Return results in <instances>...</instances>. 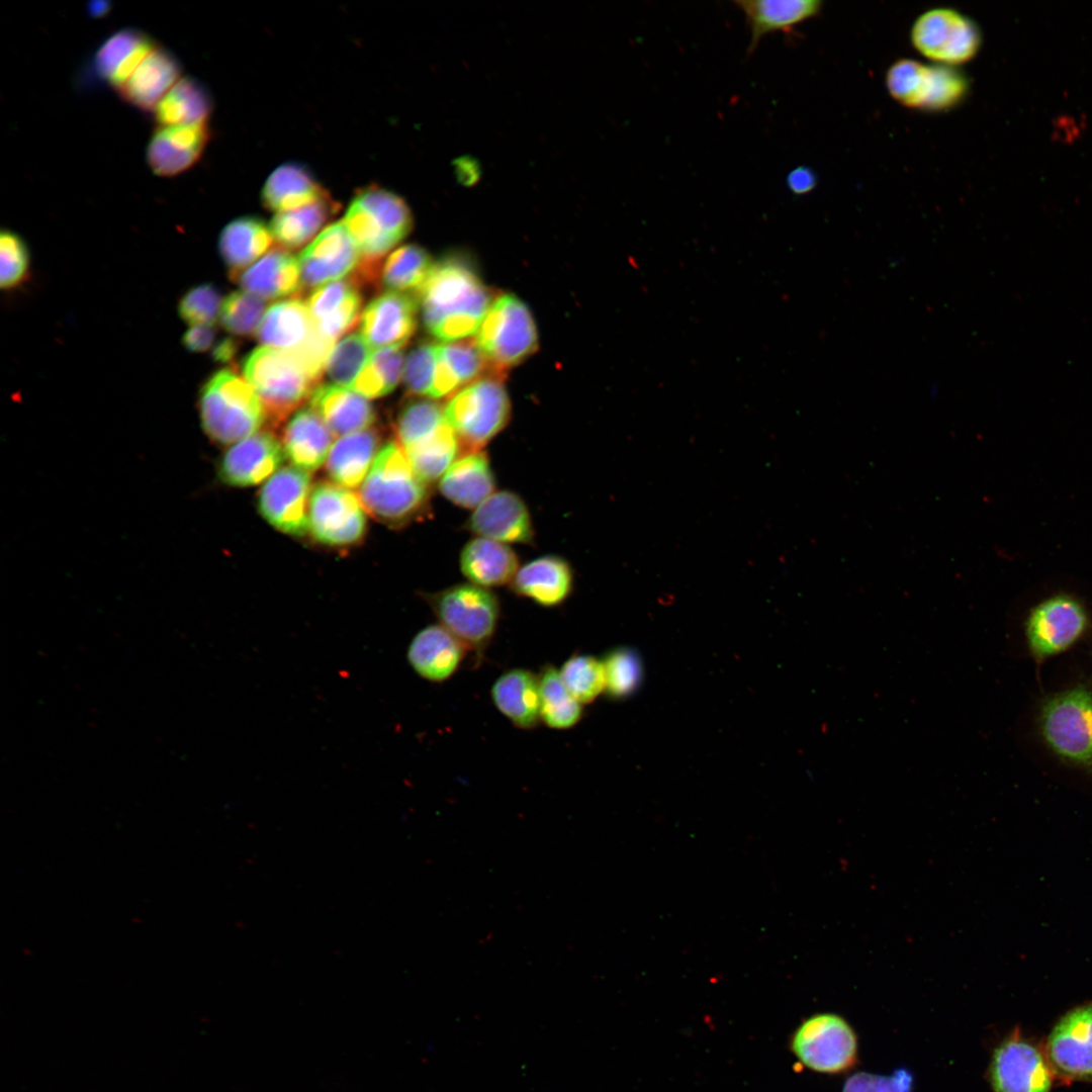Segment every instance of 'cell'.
Here are the masks:
<instances>
[{"mask_svg":"<svg viewBox=\"0 0 1092 1092\" xmlns=\"http://www.w3.org/2000/svg\"><path fill=\"white\" fill-rule=\"evenodd\" d=\"M207 122L158 126L147 148V162L161 177H174L191 168L209 140Z\"/></svg>","mask_w":1092,"mask_h":1092,"instance_id":"obj_22","label":"cell"},{"mask_svg":"<svg viewBox=\"0 0 1092 1092\" xmlns=\"http://www.w3.org/2000/svg\"><path fill=\"white\" fill-rule=\"evenodd\" d=\"M108 9L107 3L102 1L93 2L89 5V11L93 16H102Z\"/></svg>","mask_w":1092,"mask_h":1092,"instance_id":"obj_57","label":"cell"},{"mask_svg":"<svg viewBox=\"0 0 1092 1092\" xmlns=\"http://www.w3.org/2000/svg\"><path fill=\"white\" fill-rule=\"evenodd\" d=\"M362 289L349 277L315 288L306 305L316 330L336 341L357 325L363 305Z\"/></svg>","mask_w":1092,"mask_h":1092,"instance_id":"obj_23","label":"cell"},{"mask_svg":"<svg viewBox=\"0 0 1092 1092\" xmlns=\"http://www.w3.org/2000/svg\"><path fill=\"white\" fill-rule=\"evenodd\" d=\"M2 289H12L21 284L29 268V254L22 238L10 230L0 234Z\"/></svg>","mask_w":1092,"mask_h":1092,"instance_id":"obj_51","label":"cell"},{"mask_svg":"<svg viewBox=\"0 0 1092 1092\" xmlns=\"http://www.w3.org/2000/svg\"><path fill=\"white\" fill-rule=\"evenodd\" d=\"M317 333L306 302L295 296L277 301L265 311L256 337L266 347L296 354Z\"/></svg>","mask_w":1092,"mask_h":1092,"instance_id":"obj_27","label":"cell"},{"mask_svg":"<svg viewBox=\"0 0 1092 1092\" xmlns=\"http://www.w3.org/2000/svg\"><path fill=\"white\" fill-rule=\"evenodd\" d=\"M310 485L307 471L296 467L280 468L260 490V514L285 534L304 535L308 530Z\"/></svg>","mask_w":1092,"mask_h":1092,"instance_id":"obj_15","label":"cell"},{"mask_svg":"<svg viewBox=\"0 0 1092 1092\" xmlns=\"http://www.w3.org/2000/svg\"><path fill=\"white\" fill-rule=\"evenodd\" d=\"M221 303L218 289L211 283H203L190 288L181 297L178 312L190 325L213 326L219 317Z\"/></svg>","mask_w":1092,"mask_h":1092,"instance_id":"obj_50","label":"cell"},{"mask_svg":"<svg viewBox=\"0 0 1092 1092\" xmlns=\"http://www.w3.org/2000/svg\"><path fill=\"white\" fill-rule=\"evenodd\" d=\"M215 334L216 332L213 326L194 325L184 333L182 344L189 352H204L213 344Z\"/></svg>","mask_w":1092,"mask_h":1092,"instance_id":"obj_54","label":"cell"},{"mask_svg":"<svg viewBox=\"0 0 1092 1092\" xmlns=\"http://www.w3.org/2000/svg\"><path fill=\"white\" fill-rule=\"evenodd\" d=\"M358 496L332 482L317 483L311 490L308 530L317 542L347 546L364 534L366 517Z\"/></svg>","mask_w":1092,"mask_h":1092,"instance_id":"obj_13","label":"cell"},{"mask_svg":"<svg viewBox=\"0 0 1092 1092\" xmlns=\"http://www.w3.org/2000/svg\"><path fill=\"white\" fill-rule=\"evenodd\" d=\"M339 203L327 193L304 206L277 212L271 222L273 239L285 250L307 243L339 210Z\"/></svg>","mask_w":1092,"mask_h":1092,"instance_id":"obj_39","label":"cell"},{"mask_svg":"<svg viewBox=\"0 0 1092 1092\" xmlns=\"http://www.w3.org/2000/svg\"><path fill=\"white\" fill-rule=\"evenodd\" d=\"M1087 614L1083 606L1067 595L1051 597L1032 609L1026 635L1033 653L1040 657L1070 647L1084 632Z\"/></svg>","mask_w":1092,"mask_h":1092,"instance_id":"obj_17","label":"cell"},{"mask_svg":"<svg viewBox=\"0 0 1092 1092\" xmlns=\"http://www.w3.org/2000/svg\"><path fill=\"white\" fill-rule=\"evenodd\" d=\"M913 1074L905 1068L892 1074L858 1072L846 1079L841 1092H913Z\"/></svg>","mask_w":1092,"mask_h":1092,"instance_id":"obj_53","label":"cell"},{"mask_svg":"<svg viewBox=\"0 0 1092 1092\" xmlns=\"http://www.w3.org/2000/svg\"><path fill=\"white\" fill-rule=\"evenodd\" d=\"M572 585L570 564L552 554L527 562L518 569L511 581V588L517 596L546 608L561 605L569 597Z\"/></svg>","mask_w":1092,"mask_h":1092,"instance_id":"obj_25","label":"cell"},{"mask_svg":"<svg viewBox=\"0 0 1092 1092\" xmlns=\"http://www.w3.org/2000/svg\"><path fill=\"white\" fill-rule=\"evenodd\" d=\"M519 558L507 544L483 537L468 541L460 553V569L470 583L493 587L511 583Z\"/></svg>","mask_w":1092,"mask_h":1092,"instance_id":"obj_34","label":"cell"},{"mask_svg":"<svg viewBox=\"0 0 1092 1092\" xmlns=\"http://www.w3.org/2000/svg\"><path fill=\"white\" fill-rule=\"evenodd\" d=\"M437 358V344L424 342L415 347L407 355L403 367V382L406 390L418 396L431 394Z\"/></svg>","mask_w":1092,"mask_h":1092,"instance_id":"obj_49","label":"cell"},{"mask_svg":"<svg viewBox=\"0 0 1092 1092\" xmlns=\"http://www.w3.org/2000/svg\"><path fill=\"white\" fill-rule=\"evenodd\" d=\"M606 671L608 693L615 697L630 694L638 685L640 664L638 657L630 650L618 649L608 654L603 661Z\"/></svg>","mask_w":1092,"mask_h":1092,"instance_id":"obj_52","label":"cell"},{"mask_svg":"<svg viewBox=\"0 0 1092 1092\" xmlns=\"http://www.w3.org/2000/svg\"><path fill=\"white\" fill-rule=\"evenodd\" d=\"M538 678L540 714L544 724L557 730L575 726L582 717L581 704L569 693L559 670L552 664H545Z\"/></svg>","mask_w":1092,"mask_h":1092,"instance_id":"obj_43","label":"cell"},{"mask_svg":"<svg viewBox=\"0 0 1092 1092\" xmlns=\"http://www.w3.org/2000/svg\"><path fill=\"white\" fill-rule=\"evenodd\" d=\"M371 354V347L361 334H350L334 346L325 370L337 385L351 389Z\"/></svg>","mask_w":1092,"mask_h":1092,"instance_id":"obj_47","label":"cell"},{"mask_svg":"<svg viewBox=\"0 0 1092 1092\" xmlns=\"http://www.w3.org/2000/svg\"><path fill=\"white\" fill-rule=\"evenodd\" d=\"M1053 1073L1046 1057L1014 1033L995 1049L988 1078L994 1092H1051Z\"/></svg>","mask_w":1092,"mask_h":1092,"instance_id":"obj_14","label":"cell"},{"mask_svg":"<svg viewBox=\"0 0 1092 1092\" xmlns=\"http://www.w3.org/2000/svg\"><path fill=\"white\" fill-rule=\"evenodd\" d=\"M791 1051L807 1069L828 1075L845 1073L858 1061L853 1027L836 1013H816L795 1029Z\"/></svg>","mask_w":1092,"mask_h":1092,"instance_id":"obj_10","label":"cell"},{"mask_svg":"<svg viewBox=\"0 0 1092 1092\" xmlns=\"http://www.w3.org/2000/svg\"><path fill=\"white\" fill-rule=\"evenodd\" d=\"M417 299L427 331L448 343L476 333L493 296L466 260L451 256L435 262Z\"/></svg>","mask_w":1092,"mask_h":1092,"instance_id":"obj_1","label":"cell"},{"mask_svg":"<svg viewBox=\"0 0 1092 1092\" xmlns=\"http://www.w3.org/2000/svg\"><path fill=\"white\" fill-rule=\"evenodd\" d=\"M240 349V342L228 337L219 340L211 351L212 359L219 364H233Z\"/></svg>","mask_w":1092,"mask_h":1092,"instance_id":"obj_56","label":"cell"},{"mask_svg":"<svg viewBox=\"0 0 1092 1092\" xmlns=\"http://www.w3.org/2000/svg\"><path fill=\"white\" fill-rule=\"evenodd\" d=\"M434 265L431 255L421 246L402 245L389 254L381 264L380 287L417 297Z\"/></svg>","mask_w":1092,"mask_h":1092,"instance_id":"obj_41","label":"cell"},{"mask_svg":"<svg viewBox=\"0 0 1092 1092\" xmlns=\"http://www.w3.org/2000/svg\"><path fill=\"white\" fill-rule=\"evenodd\" d=\"M559 673L569 693L581 705L592 703L606 689L604 663L590 655H571Z\"/></svg>","mask_w":1092,"mask_h":1092,"instance_id":"obj_46","label":"cell"},{"mask_svg":"<svg viewBox=\"0 0 1092 1092\" xmlns=\"http://www.w3.org/2000/svg\"><path fill=\"white\" fill-rule=\"evenodd\" d=\"M284 457L283 447L274 435L256 433L228 449L218 465V477L232 486L256 485L272 476Z\"/></svg>","mask_w":1092,"mask_h":1092,"instance_id":"obj_21","label":"cell"},{"mask_svg":"<svg viewBox=\"0 0 1092 1092\" xmlns=\"http://www.w3.org/2000/svg\"><path fill=\"white\" fill-rule=\"evenodd\" d=\"M327 193L305 166L288 162L268 176L261 190V200L267 209L281 212L309 204Z\"/></svg>","mask_w":1092,"mask_h":1092,"instance_id":"obj_36","label":"cell"},{"mask_svg":"<svg viewBox=\"0 0 1092 1092\" xmlns=\"http://www.w3.org/2000/svg\"><path fill=\"white\" fill-rule=\"evenodd\" d=\"M198 405L204 433L220 445L258 433L267 420L254 388L230 368L214 372L202 384Z\"/></svg>","mask_w":1092,"mask_h":1092,"instance_id":"obj_3","label":"cell"},{"mask_svg":"<svg viewBox=\"0 0 1092 1092\" xmlns=\"http://www.w3.org/2000/svg\"><path fill=\"white\" fill-rule=\"evenodd\" d=\"M886 88L900 105L924 111H945L968 95L967 77L956 67L900 59L886 72Z\"/></svg>","mask_w":1092,"mask_h":1092,"instance_id":"obj_9","label":"cell"},{"mask_svg":"<svg viewBox=\"0 0 1092 1092\" xmlns=\"http://www.w3.org/2000/svg\"><path fill=\"white\" fill-rule=\"evenodd\" d=\"M468 529L478 537L502 543L528 544L534 529L523 498L510 490L494 491L472 512Z\"/></svg>","mask_w":1092,"mask_h":1092,"instance_id":"obj_20","label":"cell"},{"mask_svg":"<svg viewBox=\"0 0 1092 1092\" xmlns=\"http://www.w3.org/2000/svg\"><path fill=\"white\" fill-rule=\"evenodd\" d=\"M446 424L444 406L431 399H413L404 404L396 418L397 443L406 450L430 439Z\"/></svg>","mask_w":1092,"mask_h":1092,"instance_id":"obj_45","label":"cell"},{"mask_svg":"<svg viewBox=\"0 0 1092 1092\" xmlns=\"http://www.w3.org/2000/svg\"><path fill=\"white\" fill-rule=\"evenodd\" d=\"M265 307V300L246 291H233L222 300L219 321L229 333L250 337L256 334Z\"/></svg>","mask_w":1092,"mask_h":1092,"instance_id":"obj_48","label":"cell"},{"mask_svg":"<svg viewBox=\"0 0 1092 1092\" xmlns=\"http://www.w3.org/2000/svg\"><path fill=\"white\" fill-rule=\"evenodd\" d=\"M242 289L263 300L280 299L303 292L299 261L288 250L275 248L240 273L234 280Z\"/></svg>","mask_w":1092,"mask_h":1092,"instance_id":"obj_28","label":"cell"},{"mask_svg":"<svg viewBox=\"0 0 1092 1092\" xmlns=\"http://www.w3.org/2000/svg\"><path fill=\"white\" fill-rule=\"evenodd\" d=\"M444 628L452 633L480 662L498 625L500 606L489 588L459 583L426 596Z\"/></svg>","mask_w":1092,"mask_h":1092,"instance_id":"obj_6","label":"cell"},{"mask_svg":"<svg viewBox=\"0 0 1092 1092\" xmlns=\"http://www.w3.org/2000/svg\"><path fill=\"white\" fill-rule=\"evenodd\" d=\"M343 221L367 260H381L413 228V215L404 200L377 185L357 191Z\"/></svg>","mask_w":1092,"mask_h":1092,"instance_id":"obj_5","label":"cell"},{"mask_svg":"<svg viewBox=\"0 0 1092 1092\" xmlns=\"http://www.w3.org/2000/svg\"><path fill=\"white\" fill-rule=\"evenodd\" d=\"M485 369L488 364L474 341L437 344L436 379L445 387L457 391L482 377Z\"/></svg>","mask_w":1092,"mask_h":1092,"instance_id":"obj_42","label":"cell"},{"mask_svg":"<svg viewBox=\"0 0 1092 1092\" xmlns=\"http://www.w3.org/2000/svg\"><path fill=\"white\" fill-rule=\"evenodd\" d=\"M242 371L272 426H278L306 402L320 385L290 353L266 346L244 358Z\"/></svg>","mask_w":1092,"mask_h":1092,"instance_id":"obj_4","label":"cell"},{"mask_svg":"<svg viewBox=\"0 0 1092 1092\" xmlns=\"http://www.w3.org/2000/svg\"><path fill=\"white\" fill-rule=\"evenodd\" d=\"M490 696L496 709L512 724L529 730L538 726L540 690L538 675L524 668L504 672L493 684Z\"/></svg>","mask_w":1092,"mask_h":1092,"instance_id":"obj_35","label":"cell"},{"mask_svg":"<svg viewBox=\"0 0 1092 1092\" xmlns=\"http://www.w3.org/2000/svg\"><path fill=\"white\" fill-rule=\"evenodd\" d=\"M467 651L442 625H430L414 636L406 658L419 676L438 684L449 679L458 670Z\"/></svg>","mask_w":1092,"mask_h":1092,"instance_id":"obj_24","label":"cell"},{"mask_svg":"<svg viewBox=\"0 0 1092 1092\" xmlns=\"http://www.w3.org/2000/svg\"><path fill=\"white\" fill-rule=\"evenodd\" d=\"M157 43L147 33L125 27L113 32L98 48L93 67L99 78L112 87H120Z\"/></svg>","mask_w":1092,"mask_h":1092,"instance_id":"obj_32","label":"cell"},{"mask_svg":"<svg viewBox=\"0 0 1092 1092\" xmlns=\"http://www.w3.org/2000/svg\"><path fill=\"white\" fill-rule=\"evenodd\" d=\"M910 40L913 48L933 64L957 67L977 56L982 34L970 17L952 8L937 7L915 19Z\"/></svg>","mask_w":1092,"mask_h":1092,"instance_id":"obj_11","label":"cell"},{"mask_svg":"<svg viewBox=\"0 0 1092 1092\" xmlns=\"http://www.w3.org/2000/svg\"><path fill=\"white\" fill-rule=\"evenodd\" d=\"M361 258L344 221L329 224L298 256L302 289L342 279L355 271Z\"/></svg>","mask_w":1092,"mask_h":1092,"instance_id":"obj_18","label":"cell"},{"mask_svg":"<svg viewBox=\"0 0 1092 1092\" xmlns=\"http://www.w3.org/2000/svg\"><path fill=\"white\" fill-rule=\"evenodd\" d=\"M181 71L177 57L168 49L157 44L116 90L128 104L145 111L154 110L180 79Z\"/></svg>","mask_w":1092,"mask_h":1092,"instance_id":"obj_26","label":"cell"},{"mask_svg":"<svg viewBox=\"0 0 1092 1092\" xmlns=\"http://www.w3.org/2000/svg\"><path fill=\"white\" fill-rule=\"evenodd\" d=\"M404 361L401 348L377 349L371 354L351 389L368 398L390 393L400 381Z\"/></svg>","mask_w":1092,"mask_h":1092,"instance_id":"obj_44","label":"cell"},{"mask_svg":"<svg viewBox=\"0 0 1092 1092\" xmlns=\"http://www.w3.org/2000/svg\"><path fill=\"white\" fill-rule=\"evenodd\" d=\"M1042 733L1061 756L1092 764V694L1083 688L1051 699L1042 710Z\"/></svg>","mask_w":1092,"mask_h":1092,"instance_id":"obj_12","label":"cell"},{"mask_svg":"<svg viewBox=\"0 0 1092 1092\" xmlns=\"http://www.w3.org/2000/svg\"><path fill=\"white\" fill-rule=\"evenodd\" d=\"M477 348L491 373L502 374L538 349V332L528 306L516 295L495 297L475 333Z\"/></svg>","mask_w":1092,"mask_h":1092,"instance_id":"obj_7","label":"cell"},{"mask_svg":"<svg viewBox=\"0 0 1092 1092\" xmlns=\"http://www.w3.org/2000/svg\"><path fill=\"white\" fill-rule=\"evenodd\" d=\"M334 433L310 407L295 412L286 424L282 447L292 464L304 471L317 469L327 461Z\"/></svg>","mask_w":1092,"mask_h":1092,"instance_id":"obj_30","label":"cell"},{"mask_svg":"<svg viewBox=\"0 0 1092 1092\" xmlns=\"http://www.w3.org/2000/svg\"><path fill=\"white\" fill-rule=\"evenodd\" d=\"M270 229L254 216H242L230 221L218 240L219 254L229 269L230 277L237 276L253 265L272 245Z\"/></svg>","mask_w":1092,"mask_h":1092,"instance_id":"obj_37","label":"cell"},{"mask_svg":"<svg viewBox=\"0 0 1092 1092\" xmlns=\"http://www.w3.org/2000/svg\"><path fill=\"white\" fill-rule=\"evenodd\" d=\"M310 406L336 435L366 430L375 421L374 408L366 397L337 384H320Z\"/></svg>","mask_w":1092,"mask_h":1092,"instance_id":"obj_33","label":"cell"},{"mask_svg":"<svg viewBox=\"0 0 1092 1092\" xmlns=\"http://www.w3.org/2000/svg\"><path fill=\"white\" fill-rule=\"evenodd\" d=\"M397 442L384 444L359 489L363 508L390 525H402L427 507L428 490Z\"/></svg>","mask_w":1092,"mask_h":1092,"instance_id":"obj_2","label":"cell"},{"mask_svg":"<svg viewBox=\"0 0 1092 1092\" xmlns=\"http://www.w3.org/2000/svg\"><path fill=\"white\" fill-rule=\"evenodd\" d=\"M212 110L209 91L197 79L180 78L155 107L159 126L207 122Z\"/></svg>","mask_w":1092,"mask_h":1092,"instance_id":"obj_40","label":"cell"},{"mask_svg":"<svg viewBox=\"0 0 1092 1092\" xmlns=\"http://www.w3.org/2000/svg\"><path fill=\"white\" fill-rule=\"evenodd\" d=\"M1045 1057L1054 1073L1092 1081V1002L1067 1012L1053 1028Z\"/></svg>","mask_w":1092,"mask_h":1092,"instance_id":"obj_16","label":"cell"},{"mask_svg":"<svg viewBox=\"0 0 1092 1092\" xmlns=\"http://www.w3.org/2000/svg\"><path fill=\"white\" fill-rule=\"evenodd\" d=\"M786 184L793 194L804 195L816 187L817 177L809 167L799 166L788 173Z\"/></svg>","mask_w":1092,"mask_h":1092,"instance_id":"obj_55","label":"cell"},{"mask_svg":"<svg viewBox=\"0 0 1092 1092\" xmlns=\"http://www.w3.org/2000/svg\"><path fill=\"white\" fill-rule=\"evenodd\" d=\"M749 29L747 54H752L761 38L777 31H790L795 26L817 16L822 9L819 0H737Z\"/></svg>","mask_w":1092,"mask_h":1092,"instance_id":"obj_29","label":"cell"},{"mask_svg":"<svg viewBox=\"0 0 1092 1092\" xmlns=\"http://www.w3.org/2000/svg\"><path fill=\"white\" fill-rule=\"evenodd\" d=\"M418 307L416 296L386 290L363 310L361 335L371 348H402L417 330Z\"/></svg>","mask_w":1092,"mask_h":1092,"instance_id":"obj_19","label":"cell"},{"mask_svg":"<svg viewBox=\"0 0 1092 1092\" xmlns=\"http://www.w3.org/2000/svg\"><path fill=\"white\" fill-rule=\"evenodd\" d=\"M495 487L494 475L487 455L468 451L458 457L439 480L442 495L464 509H475Z\"/></svg>","mask_w":1092,"mask_h":1092,"instance_id":"obj_31","label":"cell"},{"mask_svg":"<svg viewBox=\"0 0 1092 1092\" xmlns=\"http://www.w3.org/2000/svg\"><path fill=\"white\" fill-rule=\"evenodd\" d=\"M445 417L467 451H479L508 425L511 400L497 374L459 389L444 406Z\"/></svg>","mask_w":1092,"mask_h":1092,"instance_id":"obj_8","label":"cell"},{"mask_svg":"<svg viewBox=\"0 0 1092 1092\" xmlns=\"http://www.w3.org/2000/svg\"><path fill=\"white\" fill-rule=\"evenodd\" d=\"M378 444V434L370 429L342 436L327 459L329 476L341 486H359L373 464Z\"/></svg>","mask_w":1092,"mask_h":1092,"instance_id":"obj_38","label":"cell"}]
</instances>
